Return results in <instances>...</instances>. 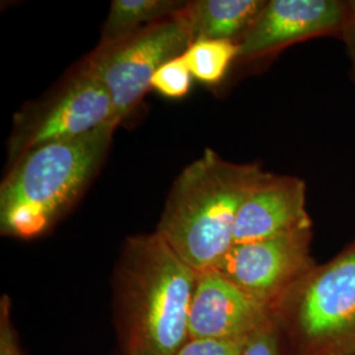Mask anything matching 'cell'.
<instances>
[{
  "instance_id": "obj_15",
  "label": "cell",
  "mask_w": 355,
  "mask_h": 355,
  "mask_svg": "<svg viewBox=\"0 0 355 355\" xmlns=\"http://www.w3.org/2000/svg\"><path fill=\"white\" fill-rule=\"evenodd\" d=\"M242 355H287L274 315L249 338Z\"/></svg>"
},
{
  "instance_id": "obj_13",
  "label": "cell",
  "mask_w": 355,
  "mask_h": 355,
  "mask_svg": "<svg viewBox=\"0 0 355 355\" xmlns=\"http://www.w3.org/2000/svg\"><path fill=\"white\" fill-rule=\"evenodd\" d=\"M192 76L207 85H216L227 76L229 67L240 58L239 42L223 40H196L182 54Z\"/></svg>"
},
{
  "instance_id": "obj_4",
  "label": "cell",
  "mask_w": 355,
  "mask_h": 355,
  "mask_svg": "<svg viewBox=\"0 0 355 355\" xmlns=\"http://www.w3.org/2000/svg\"><path fill=\"white\" fill-rule=\"evenodd\" d=\"M272 315L287 355H354L355 241L308 271Z\"/></svg>"
},
{
  "instance_id": "obj_19",
  "label": "cell",
  "mask_w": 355,
  "mask_h": 355,
  "mask_svg": "<svg viewBox=\"0 0 355 355\" xmlns=\"http://www.w3.org/2000/svg\"><path fill=\"white\" fill-rule=\"evenodd\" d=\"M355 355V354H354Z\"/></svg>"
},
{
  "instance_id": "obj_17",
  "label": "cell",
  "mask_w": 355,
  "mask_h": 355,
  "mask_svg": "<svg viewBox=\"0 0 355 355\" xmlns=\"http://www.w3.org/2000/svg\"><path fill=\"white\" fill-rule=\"evenodd\" d=\"M0 355H26L13 325L8 296H3L0 300Z\"/></svg>"
},
{
  "instance_id": "obj_10",
  "label": "cell",
  "mask_w": 355,
  "mask_h": 355,
  "mask_svg": "<svg viewBox=\"0 0 355 355\" xmlns=\"http://www.w3.org/2000/svg\"><path fill=\"white\" fill-rule=\"evenodd\" d=\"M309 228L312 220L306 211L304 182L300 178L267 173L242 204L234 228V245Z\"/></svg>"
},
{
  "instance_id": "obj_14",
  "label": "cell",
  "mask_w": 355,
  "mask_h": 355,
  "mask_svg": "<svg viewBox=\"0 0 355 355\" xmlns=\"http://www.w3.org/2000/svg\"><path fill=\"white\" fill-rule=\"evenodd\" d=\"M192 78L193 76L187 64L180 55L167 61L155 71L150 83V89H155L166 98L179 99L189 94Z\"/></svg>"
},
{
  "instance_id": "obj_7",
  "label": "cell",
  "mask_w": 355,
  "mask_h": 355,
  "mask_svg": "<svg viewBox=\"0 0 355 355\" xmlns=\"http://www.w3.org/2000/svg\"><path fill=\"white\" fill-rule=\"evenodd\" d=\"M110 123L117 124L108 91L96 78L80 70L45 108L15 133L10 154L17 159L38 146L79 139Z\"/></svg>"
},
{
  "instance_id": "obj_18",
  "label": "cell",
  "mask_w": 355,
  "mask_h": 355,
  "mask_svg": "<svg viewBox=\"0 0 355 355\" xmlns=\"http://www.w3.org/2000/svg\"><path fill=\"white\" fill-rule=\"evenodd\" d=\"M341 36L355 69V1H350V12L341 31Z\"/></svg>"
},
{
  "instance_id": "obj_9",
  "label": "cell",
  "mask_w": 355,
  "mask_h": 355,
  "mask_svg": "<svg viewBox=\"0 0 355 355\" xmlns=\"http://www.w3.org/2000/svg\"><path fill=\"white\" fill-rule=\"evenodd\" d=\"M271 318V309L215 268L198 272L189 316L190 338H250Z\"/></svg>"
},
{
  "instance_id": "obj_11",
  "label": "cell",
  "mask_w": 355,
  "mask_h": 355,
  "mask_svg": "<svg viewBox=\"0 0 355 355\" xmlns=\"http://www.w3.org/2000/svg\"><path fill=\"white\" fill-rule=\"evenodd\" d=\"M265 0H196L182 8L193 41L223 40L240 42L263 10Z\"/></svg>"
},
{
  "instance_id": "obj_6",
  "label": "cell",
  "mask_w": 355,
  "mask_h": 355,
  "mask_svg": "<svg viewBox=\"0 0 355 355\" xmlns=\"http://www.w3.org/2000/svg\"><path fill=\"white\" fill-rule=\"evenodd\" d=\"M312 228L262 241L233 245L215 267L227 279L274 311L283 296L318 263L312 257Z\"/></svg>"
},
{
  "instance_id": "obj_5",
  "label": "cell",
  "mask_w": 355,
  "mask_h": 355,
  "mask_svg": "<svg viewBox=\"0 0 355 355\" xmlns=\"http://www.w3.org/2000/svg\"><path fill=\"white\" fill-rule=\"evenodd\" d=\"M180 11L124 37L101 44L82 69L108 91L119 125L150 89L155 71L180 57L193 42Z\"/></svg>"
},
{
  "instance_id": "obj_2",
  "label": "cell",
  "mask_w": 355,
  "mask_h": 355,
  "mask_svg": "<svg viewBox=\"0 0 355 355\" xmlns=\"http://www.w3.org/2000/svg\"><path fill=\"white\" fill-rule=\"evenodd\" d=\"M266 175L207 149L174 182L155 233L196 272L215 268L234 245L242 204Z\"/></svg>"
},
{
  "instance_id": "obj_1",
  "label": "cell",
  "mask_w": 355,
  "mask_h": 355,
  "mask_svg": "<svg viewBox=\"0 0 355 355\" xmlns=\"http://www.w3.org/2000/svg\"><path fill=\"white\" fill-rule=\"evenodd\" d=\"M198 272L155 232L128 239L114 271V318L123 355H175L190 338Z\"/></svg>"
},
{
  "instance_id": "obj_3",
  "label": "cell",
  "mask_w": 355,
  "mask_h": 355,
  "mask_svg": "<svg viewBox=\"0 0 355 355\" xmlns=\"http://www.w3.org/2000/svg\"><path fill=\"white\" fill-rule=\"evenodd\" d=\"M110 123L74 140L38 146L16 159L0 189V230L21 240L42 236L74 204L108 152Z\"/></svg>"
},
{
  "instance_id": "obj_8",
  "label": "cell",
  "mask_w": 355,
  "mask_h": 355,
  "mask_svg": "<svg viewBox=\"0 0 355 355\" xmlns=\"http://www.w3.org/2000/svg\"><path fill=\"white\" fill-rule=\"evenodd\" d=\"M350 1L270 0L243 35L240 58H255L306 38L343 31Z\"/></svg>"
},
{
  "instance_id": "obj_16",
  "label": "cell",
  "mask_w": 355,
  "mask_h": 355,
  "mask_svg": "<svg viewBox=\"0 0 355 355\" xmlns=\"http://www.w3.org/2000/svg\"><path fill=\"white\" fill-rule=\"evenodd\" d=\"M249 338L211 340L189 338L175 355H242Z\"/></svg>"
},
{
  "instance_id": "obj_12",
  "label": "cell",
  "mask_w": 355,
  "mask_h": 355,
  "mask_svg": "<svg viewBox=\"0 0 355 355\" xmlns=\"http://www.w3.org/2000/svg\"><path fill=\"white\" fill-rule=\"evenodd\" d=\"M184 4L173 0H114L103 28L102 44L168 19L179 12Z\"/></svg>"
}]
</instances>
